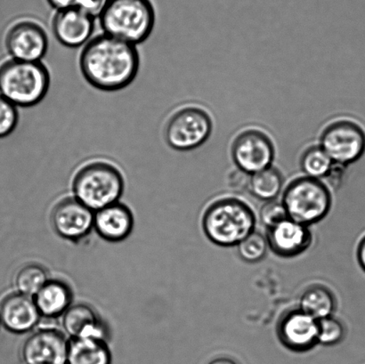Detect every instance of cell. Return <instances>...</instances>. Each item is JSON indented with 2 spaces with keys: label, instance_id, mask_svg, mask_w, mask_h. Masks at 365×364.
Segmentation results:
<instances>
[{
  "label": "cell",
  "instance_id": "6da1fadb",
  "mask_svg": "<svg viewBox=\"0 0 365 364\" xmlns=\"http://www.w3.org/2000/svg\"><path fill=\"white\" fill-rule=\"evenodd\" d=\"M78 64L82 76L91 87L117 92L133 83L140 57L137 46L103 33L84 46Z\"/></svg>",
  "mask_w": 365,
  "mask_h": 364
},
{
  "label": "cell",
  "instance_id": "7a4b0ae2",
  "mask_svg": "<svg viewBox=\"0 0 365 364\" xmlns=\"http://www.w3.org/2000/svg\"><path fill=\"white\" fill-rule=\"evenodd\" d=\"M73 197L93 212L119 202L125 180L119 167L107 160H91L82 165L71 182Z\"/></svg>",
  "mask_w": 365,
  "mask_h": 364
},
{
  "label": "cell",
  "instance_id": "3957f363",
  "mask_svg": "<svg viewBox=\"0 0 365 364\" xmlns=\"http://www.w3.org/2000/svg\"><path fill=\"white\" fill-rule=\"evenodd\" d=\"M98 17L103 33L135 46L148 41L156 20L151 0H109Z\"/></svg>",
  "mask_w": 365,
  "mask_h": 364
},
{
  "label": "cell",
  "instance_id": "277c9868",
  "mask_svg": "<svg viewBox=\"0 0 365 364\" xmlns=\"http://www.w3.org/2000/svg\"><path fill=\"white\" fill-rule=\"evenodd\" d=\"M51 78L42 62L11 59L0 66V95L14 105L29 108L48 95Z\"/></svg>",
  "mask_w": 365,
  "mask_h": 364
},
{
  "label": "cell",
  "instance_id": "5b68a950",
  "mask_svg": "<svg viewBox=\"0 0 365 364\" xmlns=\"http://www.w3.org/2000/svg\"><path fill=\"white\" fill-rule=\"evenodd\" d=\"M255 214L245 202L224 199L214 202L204 213L202 227L206 236L221 247L237 246L254 231Z\"/></svg>",
  "mask_w": 365,
  "mask_h": 364
},
{
  "label": "cell",
  "instance_id": "8992f818",
  "mask_svg": "<svg viewBox=\"0 0 365 364\" xmlns=\"http://www.w3.org/2000/svg\"><path fill=\"white\" fill-rule=\"evenodd\" d=\"M282 203L289 219L309 227L328 215L331 197L321 182L311 177L302 178L289 184Z\"/></svg>",
  "mask_w": 365,
  "mask_h": 364
},
{
  "label": "cell",
  "instance_id": "52a82bcc",
  "mask_svg": "<svg viewBox=\"0 0 365 364\" xmlns=\"http://www.w3.org/2000/svg\"><path fill=\"white\" fill-rule=\"evenodd\" d=\"M210 130V117L202 110L189 107L170 117L164 135L171 148L188 151L202 145L209 137Z\"/></svg>",
  "mask_w": 365,
  "mask_h": 364
},
{
  "label": "cell",
  "instance_id": "ba28073f",
  "mask_svg": "<svg viewBox=\"0 0 365 364\" xmlns=\"http://www.w3.org/2000/svg\"><path fill=\"white\" fill-rule=\"evenodd\" d=\"M322 145L331 160L337 163L356 162L365 152V130L353 121H339L324 131Z\"/></svg>",
  "mask_w": 365,
  "mask_h": 364
},
{
  "label": "cell",
  "instance_id": "9c48e42d",
  "mask_svg": "<svg viewBox=\"0 0 365 364\" xmlns=\"http://www.w3.org/2000/svg\"><path fill=\"white\" fill-rule=\"evenodd\" d=\"M95 212L77 199H61L51 212L53 229L64 240L78 242L83 240L94 229Z\"/></svg>",
  "mask_w": 365,
  "mask_h": 364
},
{
  "label": "cell",
  "instance_id": "30bf717a",
  "mask_svg": "<svg viewBox=\"0 0 365 364\" xmlns=\"http://www.w3.org/2000/svg\"><path fill=\"white\" fill-rule=\"evenodd\" d=\"M6 46L12 59L41 62L48 53V33L34 21H20L7 31Z\"/></svg>",
  "mask_w": 365,
  "mask_h": 364
},
{
  "label": "cell",
  "instance_id": "8fae6325",
  "mask_svg": "<svg viewBox=\"0 0 365 364\" xmlns=\"http://www.w3.org/2000/svg\"><path fill=\"white\" fill-rule=\"evenodd\" d=\"M69 340L60 331L46 328L35 331L21 348L25 364H67Z\"/></svg>",
  "mask_w": 365,
  "mask_h": 364
},
{
  "label": "cell",
  "instance_id": "7c38bea8",
  "mask_svg": "<svg viewBox=\"0 0 365 364\" xmlns=\"http://www.w3.org/2000/svg\"><path fill=\"white\" fill-rule=\"evenodd\" d=\"M94 19L80 6L57 11L52 21L53 36L66 48H81L91 39L95 30Z\"/></svg>",
  "mask_w": 365,
  "mask_h": 364
},
{
  "label": "cell",
  "instance_id": "4fadbf2b",
  "mask_svg": "<svg viewBox=\"0 0 365 364\" xmlns=\"http://www.w3.org/2000/svg\"><path fill=\"white\" fill-rule=\"evenodd\" d=\"M277 335L289 350L309 351L318 344V321L300 309L292 310L279 321Z\"/></svg>",
  "mask_w": 365,
  "mask_h": 364
},
{
  "label": "cell",
  "instance_id": "5bb4252c",
  "mask_svg": "<svg viewBox=\"0 0 365 364\" xmlns=\"http://www.w3.org/2000/svg\"><path fill=\"white\" fill-rule=\"evenodd\" d=\"M232 155L240 169L255 174L268 169L273 160L274 149L267 135L247 131L236 139Z\"/></svg>",
  "mask_w": 365,
  "mask_h": 364
},
{
  "label": "cell",
  "instance_id": "9a60e30c",
  "mask_svg": "<svg viewBox=\"0 0 365 364\" xmlns=\"http://www.w3.org/2000/svg\"><path fill=\"white\" fill-rule=\"evenodd\" d=\"M266 237L271 251L282 258H294L302 254L313 241L309 227L291 219L267 229Z\"/></svg>",
  "mask_w": 365,
  "mask_h": 364
},
{
  "label": "cell",
  "instance_id": "2e32d148",
  "mask_svg": "<svg viewBox=\"0 0 365 364\" xmlns=\"http://www.w3.org/2000/svg\"><path fill=\"white\" fill-rule=\"evenodd\" d=\"M64 333L71 338H91L108 343L110 337L107 324L91 305L78 303L63 316Z\"/></svg>",
  "mask_w": 365,
  "mask_h": 364
},
{
  "label": "cell",
  "instance_id": "e0dca14e",
  "mask_svg": "<svg viewBox=\"0 0 365 364\" xmlns=\"http://www.w3.org/2000/svg\"><path fill=\"white\" fill-rule=\"evenodd\" d=\"M41 318L34 298L19 292L7 296L0 304V323L11 333H27L38 326Z\"/></svg>",
  "mask_w": 365,
  "mask_h": 364
},
{
  "label": "cell",
  "instance_id": "ac0fdd59",
  "mask_svg": "<svg viewBox=\"0 0 365 364\" xmlns=\"http://www.w3.org/2000/svg\"><path fill=\"white\" fill-rule=\"evenodd\" d=\"M133 228V213L120 202L95 212L94 230L103 240L110 242L126 240Z\"/></svg>",
  "mask_w": 365,
  "mask_h": 364
},
{
  "label": "cell",
  "instance_id": "d6986e66",
  "mask_svg": "<svg viewBox=\"0 0 365 364\" xmlns=\"http://www.w3.org/2000/svg\"><path fill=\"white\" fill-rule=\"evenodd\" d=\"M34 299L41 317L56 318L73 305V293L63 281L49 279Z\"/></svg>",
  "mask_w": 365,
  "mask_h": 364
},
{
  "label": "cell",
  "instance_id": "ffe728a7",
  "mask_svg": "<svg viewBox=\"0 0 365 364\" xmlns=\"http://www.w3.org/2000/svg\"><path fill=\"white\" fill-rule=\"evenodd\" d=\"M67 364H112V353L106 341L70 338Z\"/></svg>",
  "mask_w": 365,
  "mask_h": 364
},
{
  "label": "cell",
  "instance_id": "44dd1931",
  "mask_svg": "<svg viewBox=\"0 0 365 364\" xmlns=\"http://www.w3.org/2000/svg\"><path fill=\"white\" fill-rule=\"evenodd\" d=\"M335 308L334 295L320 285L307 288L300 298L299 309L317 321L332 316Z\"/></svg>",
  "mask_w": 365,
  "mask_h": 364
},
{
  "label": "cell",
  "instance_id": "7402d4cb",
  "mask_svg": "<svg viewBox=\"0 0 365 364\" xmlns=\"http://www.w3.org/2000/svg\"><path fill=\"white\" fill-rule=\"evenodd\" d=\"M49 281L48 271L38 264H28L21 267L14 278V286L21 294L34 298Z\"/></svg>",
  "mask_w": 365,
  "mask_h": 364
},
{
  "label": "cell",
  "instance_id": "603a6c76",
  "mask_svg": "<svg viewBox=\"0 0 365 364\" xmlns=\"http://www.w3.org/2000/svg\"><path fill=\"white\" fill-rule=\"evenodd\" d=\"M282 185L281 175L274 169L260 171L250 177L249 188L256 198L262 201H274L280 194Z\"/></svg>",
  "mask_w": 365,
  "mask_h": 364
},
{
  "label": "cell",
  "instance_id": "cb8c5ba5",
  "mask_svg": "<svg viewBox=\"0 0 365 364\" xmlns=\"http://www.w3.org/2000/svg\"><path fill=\"white\" fill-rule=\"evenodd\" d=\"M268 248L269 246L267 237L256 231L237 245L240 256L248 263H257L262 260L267 255Z\"/></svg>",
  "mask_w": 365,
  "mask_h": 364
},
{
  "label": "cell",
  "instance_id": "d4e9b609",
  "mask_svg": "<svg viewBox=\"0 0 365 364\" xmlns=\"http://www.w3.org/2000/svg\"><path fill=\"white\" fill-rule=\"evenodd\" d=\"M302 169L311 178L327 176L331 169V160L323 149L312 148L303 156Z\"/></svg>",
  "mask_w": 365,
  "mask_h": 364
},
{
  "label": "cell",
  "instance_id": "484cf974",
  "mask_svg": "<svg viewBox=\"0 0 365 364\" xmlns=\"http://www.w3.org/2000/svg\"><path fill=\"white\" fill-rule=\"evenodd\" d=\"M345 336V328L338 319L329 316L318 321V343L334 345L341 343Z\"/></svg>",
  "mask_w": 365,
  "mask_h": 364
},
{
  "label": "cell",
  "instance_id": "4316f807",
  "mask_svg": "<svg viewBox=\"0 0 365 364\" xmlns=\"http://www.w3.org/2000/svg\"><path fill=\"white\" fill-rule=\"evenodd\" d=\"M19 123L17 106L0 95V138L9 137Z\"/></svg>",
  "mask_w": 365,
  "mask_h": 364
},
{
  "label": "cell",
  "instance_id": "83f0119b",
  "mask_svg": "<svg viewBox=\"0 0 365 364\" xmlns=\"http://www.w3.org/2000/svg\"><path fill=\"white\" fill-rule=\"evenodd\" d=\"M259 217L261 223L267 229L277 226L282 221L289 219L284 203L277 201L267 202L260 210Z\"/></svg>",
  "mask_w": 365,
  "mask_h": 364
},
{
  "label": "cell",
  "instance_id": "f1b7e54d",
  "mask_svg": "<svg viewBox=\"0 0 365 364\" xmlns=\"http://www.w3.org/2000/svg\"><path fill=\"white\" fill-rule=\"evenodd\" d=\"M109 0H81L78 6L91 14L93 17L99 16Z\"/></svg>",
  "mask_w": 365,
  "mask_h": 364
},
{
  "label": "cell",
  "instance_id": "f546056e",
  "mask_svg": "<svg viewBox=\"0 0 365 364\" xmlns=\"http://www.w3.org/2000/svg\"><path fill=\"white\" fill-rule=\"evenodd\" d=\"M231 184L232 187L236 188L249 187L250 177L249 173L243 170L235 171L230 177Z\"/></svg>",
  "mask_w": 365,
  "mask_h": 364
},
{
  "label": "cell",
  "instance_id": "4dcf8cb0",
  "mask_svg": "<svg viewBox=\"0 0 365 364\" xmlns=\"http://www.w3.org/2000/svg\"><path fill=\"white\" fill-rule=\"evenodd\" d=\"M80 1L81 0H48L49 5L57 11L78 6Z\"/></svg>",
  "mask_w": 365,
  "mask_h": 364
},
{
  "label": "cell",
  "instance_id": "1f68e13d",
  "mask_svg": "<svg viewBox=\"0 0 365 364\" xmlns=\"http://www.w3.org/2000/svg\"><path fill=\"white\" fill-rule=\"evenodd\" d=\"M356 256L360 266L365 272V235L360 241L359 247H357Z\"/></svg>",
  "mask_w": 365,
  "mask_h": 364
},
{
  "label": "cell",
  "instance_id": "d6a6232c",
  "mask_svg": "<svg viewBox=\"0 0 365 364\" xmlns=\"http://www.w3.org/2000/svg\"><path fill=\"white\" fill-rule=\"evenodd\" d=\"M209 364H237V363H236L234 361V360L222 358L215 359L214 361L210 363Z\"/></svg>",
  "mask_w": 365,
  "mask_h": 364
}]
</instances>
